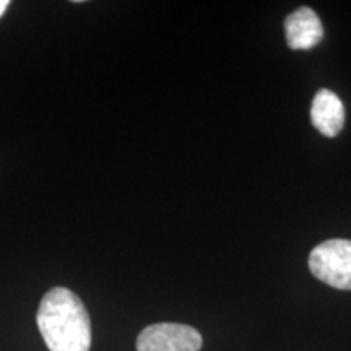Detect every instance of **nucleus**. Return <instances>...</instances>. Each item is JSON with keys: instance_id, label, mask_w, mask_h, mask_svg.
<instances>
[{"instance_id": "obj_6", "label": "nucleus", "mask_w": 351, "mask_h": 351, "mask_svg": "<svg viewBox=\"0 0 351 351\" xmlns=\"http://www.w3.org/2000/svg\"><path fill=\"white\" fill-rule=\"evenodd\" d=\"M8 5H10V2H8V0H0V16H2L3 13H5Z\"/></svg>"}, {"instance_id": "obj_1", "label": "nucleus", "mask_w": 351, "mask_h": 351, "mask_svg": "<svg viewBox=\"0 0 351 351\" xmlns=\"http://www.w3.org/2000/svg\"><path fill=\"white\" fill-rule=\"evenodd\" d=\"M36 322L49 351H90V314L70 289L59 287L47 291L39 304Z\"/></svg>"}, {"instance_id": "obj_2", "label": "nucleus", "mask_w": 351, "mask_h": 351, "mask_svg": "<svg viewBox=\"0 0 351 351\" xmlns=\"http://www.w3.org/2000/svg\"><path fill=\"white\" fill-rule=\"evenodd\" d=\"M309 270L328 287L351 291V241L328 239L311 251Z\"/></svg>"}, {"instance_id": "obj_3", "label": "nucleus", "mask_w": 351, "mask_h": 351, "mask_svg": "<svg viewBox=\"0 0 351 351\" xmlns=\"http://www.w3.org/2000/svg\"><path fill=\"white\" fill-rule=\"evenodd\" d=\"M202 343V335L194 327L161 322L138 333L137 351H200Z\"/></svg>"}, {"instance_id": "obj_4", "label": "nucleus", "mask_w": 351, "mask_h": 351, "mask_svg": "<svg viewBox=\"0 0 351 351\" xmlns=\"http://www.w3.org/2000/svg\"><path fill=\"white\" fill-rule=\"evenodd\" d=\"M287 43L293 51L313 49L324 38L320 19L313 8L300 7L285 20Z\"/></svg>"}, {"instance_id": "obj_5", "label": "nucleus", "mask_w": 351, "mask_h": 351, "mask_svg": "<svg viewBox=\"0 0 351 351\" xmlns=\"http://www.w3.org/2000/svg\"><path fill=\"white\" fill-rule=\"evenodd\" d=\"M311 121L322 135L337 137L345 125V108L341 99L327 88L319 90L311 106Z\"/></svg>"}]
</instances>
